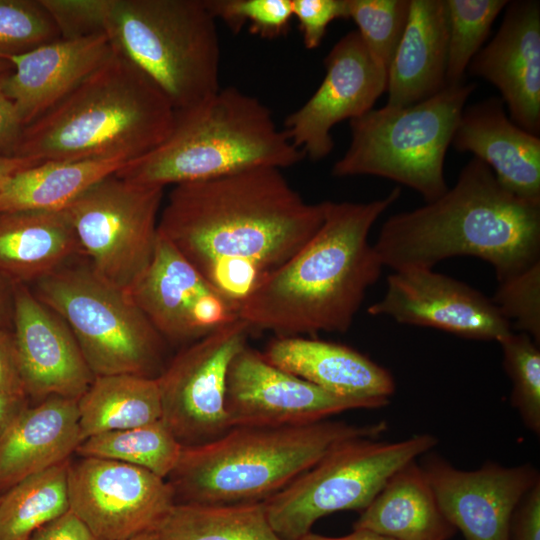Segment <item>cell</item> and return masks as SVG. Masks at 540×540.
<instances>
[{"label": "cell", "mask_w": 540, "mask_h": 540, "mask_svg": "<svg viewBox=\"0 0 540 540\" xmlns=\"http://www.w3.org/2000/svg\"><path fill=\"white\" fill-rule=\"evenodd\" d=\"M323 219L324 201H305L281 169L257 167L174 185L158 232L240 307Z\"/></svg>", "instance_id": "1"}, {"label": "cell", "mask_w": 540, "mask_h": 540, "mask_svg": "<svg viewBox=\"0 0 540 540\" xmlns=\"http://www.w3.org/2000/svg\"><path fill=\"white\" fill-rule=\"evenodd\" d=\"M400 193L396 188L370 202L324 201L317 232L242 302L239 318L278 337L347 332L384 267L369 233Z\"/></svg>", "instance_id": "2"}, {"label": "cell", "mask_w": 540, "mask_h": 540, "mask_svg": "<svg viewBox=\"0 0 540 540\" xmlns=\"http://www.w3.org/2000/svg\"><path fill=\"white\" fill-rule=\"evenodd\" d=\"M373 245L393 271L473 256L501 282L540 261V203L508 191L473 157L442 196L389 217Z\"/></svg>", "instance_id": "3"}, {"label": "cell", "mask_w": 540, "mask_h": 540, "mask_svg": "<svg viewBox=\"0 0 540 540\" xmlns=\"http://www.w3.org/2000/svg\"><path fill=\"white\" fill-rule=\"evenodd\" d=\"M174 116L162 91L113 49L74 91L23 129L14 155L128 162L161 144Z\"/></svg>", "instance_id": "4"}, {"label": "cell", "mask_w": 540, "mask_h": 540, "mask_svg": "<svg viewBox=\"0 0 540 540\" xmlns=\"http://www.w3.org/2000/svg\"><path fill=\"white\" fill-rule=\"evenodd\" d=\"M386 430L385 421L355 425L330 419L290 427H232L212 442L183 447L166 480L175 504L264 502L337 444L377 438Z\"/></svg>", "instance_id": "5"}, {"label": "cell", "mask_w": 540, "mask_h": 540, "mask_svg": "<svg viewBox=\"0 0 540 540\" xmlns=\"http://www.w3.org/2000/svg\"><path fill=\"white\" fill-rule=\"evenodd\" d=\"M304 158L283 129H278L265 104L226 87L195 105L175 110L166 139L126 162L115 175L164 188L257 167L282 170Z\"/></svg>", "instance_id": "6"}, {"label": "cell", "mask_w": 540, "mask_h": 540, "mask_svg": "<svg viewBox=\"0 0 540 540\" xmlns=\"http://www.w3.org/2000/svg\"><path fill=\"white\" fill-rule=\"evenodd\" d=\"M104 33L175 110L221 88L216 19L205 0H111Z\"/></svg>", "instance_id": "7"}, {"label": "cell", "mask_w": 540, "mask_h": 540, "mask_svg": "<svg viewBox=\"0 0 540 540\" xmlns=\"http://www.w3.org/2000/svg\"><path fill=\"white\" fill-rule=\"evenodd\" d=\"M474 83L446 86L407 107L372 109L350 120L351 141L335 177L373 175L417 191L426 202L448 189L444 160Z\"/></svg>", "instance_id": "8"}, {"label": "cell", "mask_w": 540, "mask_h": 540, "mask_svg": "<svg viewBox=\"0 0 540 540\" xmlns=\"http://www.w3.org/2000/svg\"><path fill=\"white\" fill-rule=\"evenodd\" d=\"M32 284L35 296L67 324L94 377L157 378L165 368V340L130 294L87 262L72 261Z\"/></svg>", "instance_id": "9"}, {"label": "cell", "mask_w": 540, "mask_h": 540, "mask_svg": "<svg viewBox=\"0 0 540 540\" xmlns=\"http://www.w3.org/2000/svg\"><path fill=\"white\" fill-rule=\"evenodd\" d=\"M437 444L438 438L429 433L393 442L376 437L347 439L264 501L268 520L283 540H298L326 515L361 512L392 474Z\"/></svg>", "instance_id": "10"}, {"label": "cell", "mask_w": 540, "mask_h": 540, "mask_svg": "<svg viewBox=\"0 0 540 540\" xmlns=\"http://www.w3.org/2000/svg\"><path fill=\"white\" fill-rule=\"evenodd\" d=\"M163 191L112 174L64 209L91 269L127 292L152 260Z\"/></svg>", "instance_id": "11"}, {"label": "cell", "mask_w": 540, "mask_h": 540, "mask_svg": "<svg viewBox=\"0 0 540 540\" xmlns=\"http://www.w3.org/2000/svg\"><path fill=\"white\" fill-rule=\"evenodd\" d=\"M251 331L238 318L187 345L157 377L161 421L182 447L212 442L232 428L225 409L227 372Z\"/></svg>", "instance_id": "12"}, {"label": "cell", "mask_w": 540, "mask_h": 540, "mask_svg": "<svg viewBox=\"0 0 540 540\" xmlns=\"http://www.w3.org/2000/svg\"><path fill=\"white\" fill-rule=\"evenodd\" d=\"M73 511L101 540L154 532L175 505L164 478L116 460L80 457L69 462Z\"/></svg>", "instance_id": "13"}, {"label": "cell", "mask_w": 540, "mask_h": 540, "mask_svg": "<svg viewBox=\"0 0 540 540\" xmlns=\"http://www.w3.org/2000/svg\"><path fill=\"white\" fill-rule=\"evenodd\" d=\"M387 398H350L330 393L268 362L245 346L232 359L225 409L231 427H290L355 409L386 407Z\"/></svg>", "instance_id": "14"}, {"label": "cell", "mask_w": 540, "mask_h": 540, "mask_svg": "<svg viewBox=\"0 0 540 540\" xmlns=\"http://www.w3.org/2000/svg\"><path fill=\"white\" fill-rule=\"evenodd\" d=\"M164 340L191 344L239 318L223 296L158 232L152 260L128 291Z\"/></svg>", "instance_id": "15"}, {"label": "cell", "mask_w": 540, "mask_h": 540, "mask_svg": "<svg viewBox=\"0 0 540 540\" xmlns=\"http://www.w3.org/2000/svg\"><path fill=\"white\" fill-rule=\"evenodd\" d=\"M325 76L313 95L284 121V133L304 157L319 161L334 147L332 128L373 109L387 90L378 66L356 30L342 36L324 59Z\"/></svg>", "instance_id": "16"}, {"label": "cell", "mask_w": 540, "mask_h": 540, "mask_svg": "<svg viewBox=\"0 0 540 540\" xmlns=\"http://www.w3.org/2000/svg\"><path fill=\"white\" fill-rule=\"evenodd\" d=\"M367 312L474 340L498 342L512 332L491 298L432 268L393 271L384 296Z\"/></svg>", "instance_id": "17"}, {"label": "cell", "mask_w": 540, "mask_h": 540, "mask_svg": "<svg viewBox=\"0 0 540 540\" xmlns=\"http://www.w3.org/2000/svg\"><path fill=\"white\" fill-rule=\"evenodd\" d=\"M421 462L444 516L464 540H509L516 505L540 481L530 463L506 467L487 461L475 470H462L431 452Z\"/></svg>", "instance_id": "18"}, {"label": "cell", "mask_w": 540, "mask_h": 540, "mask_svg": "<svg viewBox=\"0 0 540 540\" xmlns=\"http://www.w3.org/2000/svg\"><path fill=\"white\" fill-rule=\"evenodd\" d=\"M13 333L27 398L84 394L94 375L74 335L27 284L15 283Z\"/></svg>", "instance_id": "19"}, {"label": "cell", "mask_w": 540, "mask_h": 540, "mask_svg": "<svg viewBox=\"0 0 540 540\" xmlns=\"http://www.w3.org/2000/svg\"><path fill=\"white\" fill-rule=\"evenodd\" d=\"M496 35L471 60L468 70L494 85L509 118L540 132V3L508 1Z\"/></svg>", "instance_id": "20"}, {"label": "cell", "mask_w": 540, "mask_h": 540, "mask_svg": "<svg viewBox=\"0 0 540 540\" xmlns=\"http://www.w3.org/2000/svg\"><path fill=\"white\" fill-rule=\"evenodd\" d=\"M112 52L105 33L59 38L8 59L13 68L0 75V87L25 128L74 91Z\"/></svg>", "instance_id": "21"}, {"label": "cell", "mask_w": 540, "mask_h": 540, "mask_svg": "<svg viewBox=\"0 0 540 540\" xmlns=\"http://www.w3.org/2000/svg\"><path fill=\"white\" fill-rule=\"evenodd\" d=\"M451 145L474 154L511 193L540 203V138L507 116L500 97L465 107Z\"/></svg>", "instance_id": "22"}, {"label": "cell", "mask_w": 540, "mask_h": 540, "mask_svg": "<svg viewBox=\"0 0 540 540\" xmlns=\"http://www.w3.org/2000/svg\"><path fill=\"white\" fill-rule=\"evenodd\" d=\"M262 354L274 366L339 396L389 399L396 389L389 370L343 344L277 336Z\"/></svg>", "instance_id": "23"}, {"label": "cell", "mask_w": 540, "mask_h": 540, "mask_svg": "<svg viewBox=\"0 0 540 540\" xmlns=\"http://www.w3.org/2000/svg\"><path fill=\"white\" fill-rule=\"evenodd\" d=\"M81 442L77 400L51 396L28 405L0 440V495L68 461Z\"/></svg>", "instance_id": "24"}, {"label": "cell", "mask_w": 540, "mask_h": 540, "mask_svg": "<svg viewBox=\"0 0 540 540\" xmlns=\"http://www.w3.org/2000/svg\"><path fill=\"white\" fill-rule=\"evenodd\" d=\"M448 18L445 0H410L407 24L388 70L386 105L407 107L446 86Z\"/></svg>", "instance_id": "25"}, {"label": "cell", "mask_w": 540, "mask_h": 540, "mask_svg": "<svg viewBox=\"0 0 540 540\" xmlns=\"http://www.w3.org/2000/svg\"><path fill=\"white\" fill-rule=\"evenodd\" d=\"M81 255L64 210L0 213V273L32 284Z\"/></svg>", "instance_id": "26"}, {"label": "cell", "mask_w": 540, "mask_h": 540, "mask_svg": "<svg viewBox=\"0 0 540 540\" xmlns=\"http://www.w3.org/2000/svg\"><path fill=\"white\" fill-rule=\"evenodd\" d=\"M353 529L371 530L396 540H449L457 532L444 516L417 460L392 474Z\"/></svg>", "instance_id": "27"}, {"label": "cell", "mask_w": 540, "mask_h": 540, "mask_svg": "<svg viewBox=\"0 0 540 540\" xmlns=\"http://www.w3.org/2000/svg\"><path fill=\"white\" fill-rule=\"evenodd\" d=\"M77 405L82 441L150 424L162 415L157 378L134 374L94 377Z\"/></svg>", "instance_id": "28"}, {"label": "cell", "mask_w": 540, "mask_h": 540, "mask_svg": "<svg viewBox=\"0 0 540 540\" xmlns=\"http://www.w3.org/2000/svg\"><path fill=\"white\" fill-rule=\"evenodd\" d=\"M126 162L119 160L42 161L16 173L0 196V213L64 210L73 200Z\"/></svg>", "instance_id": "29"}, {"label": "cell", "mask_w": 540, "mask_h": 540, "mask_svg": "<svg viewBox=\"0 0 540 540\" xmlns=\"http://www.w3.org/2000/svg\"><path fill=\"white\" fill-rule=\"evenodd\" d=\"M154 532L158 540H283L264 502L175 504Z\"/></svg>", "instance_id": "30"}, {"label": "cell", "mask_w": 540, "mask_h": 540, "mask_svg": "<svg viewBox=\"0 0 540 540\" xmlns=\"http://www.w3.org/2000/svg\"><path fill=\"white\" fill-rule=\"evenodd\" d=\"M70 460L30 475L0 499V540H28L39 527L70 510Z\"/></svg>", "instance_id": "31"}, {"label": "cell", "mask_w": 540, "mask_h": 540, "mask_svg": "<svg viewBox=\"0 0 540 540\" xmlns=\"http://www.w3.org/2000/svg\"><path fill=\"white\" fill-rule=\"evenodd\" d=\"M182 445L160 420L150 424L93 435L83 440L76 454L120 461L167 479L176 467Z\"/></svg>", "instance_id": "32"}, {"label": "cell", "mask_w": 540, "mask_h": 540, "mask_svg": "<svg viewBox=\"0 0 540 540\" xmlns=\"http://www.w3.org/2000/svg\"><path fill=\"white\" fill-rule=\"evenodd\" d=\"M448 18L446 83H464L471 60L482 48L507 0H445Z\"/></svg>", "instance_id": "33"}, {"label": "cell", "mask_w": 540, "mask_h": 540, "mask_svg": "<svg viewBox=\"0 0 540 540\" xmlns=\"http://www.w3.org/2000/svg\"><path fill=\"white\" fill-rule=\"evenodd\" d=\"M502 365L512 389L511 406L524 426L540 435V345L529 335L512 331L498 341Z\"/></svg>", "instance_id": "34"}, {"label": "cell", "mask_w": 540, "mask_h": 540, "mask_svg": "<svg viewBox=\"0 0 540 540\" xmlns=\"http://www.w3.org/2000/svg\"><path fill=\"white\" fill-rule=\"evenodd\" d=\"M410 0H347L348 19L374 62L389 70L407 24Z\"/></svg>", "instance_id": "35"}, {"label": "cell", "mask_w": 540, "mask_h": 540, "mask_svg": "<svg viewBox=\"0 0 540 540\" xmlns=\"http://www.w3.org/2000/svg\"><path fill=\"white\" fill-rule=\"evenodd\" d=\"M61 38L40 0H0V59Z\"/></svg>", "instance_id": "36"}, {"label": "cell", "mask_w": 540, "mask_h": 540, "mask_svg": "<svg viewBox=\"0 0 540 540\" xmlns=\"http://www.w3.org/2000/svg\"><path fill=\"white\" fill-rule=\"evenodd\" d=\"M205 4L234 32L248 24L250 33L265 39L286 35L293 18L292 0H205Z\"/></svg>", "instance_id": "37"}, {"label": "cell", "mask_w": 540, "mask_h": 540, "mask_svg": "<svg viewBox=\"0 0 540 540\" xmlns=\"http://www.w3.org/2000/svg\"><path fill=\"white\" fill-rule=\"evenodd\" d=\"M491 299L512 331L525 333L540 345V261L498 282Z\"/></svg>", "instance_id": "38"}, {"label": "cell", "mask_w": 540, "mask_h": 540, "mask_svg": "<svg viewBox=\"0 0 540 540\" xmlns=\"http://www.w3.org/2000/svg\"><path fill=\"white\" fill-rule=\"evenodd\" d=\"M40 2L63 39L104 33L111 0H40Z\"/></svg>", "instance_id": "39"}, {"label": "cell", "mask_w": 540, "mask_h": 540, "mask_svg": "<svg viewBox=\"0 0 540 540\" xmlns=\"http://www.w3.org/2000/svg\"><path fill=\"white\" fill-rule=\"evenodd\" d=\"M293 18L297 20L303 44L318 48L331 22L348 19L347 0H292Z\"/></svg>", "instance_id": "40"}, {"label": "cell", "mask_w": 540, "mask_h": 540, "mask_svg": "<svg viewBox=\"0 0 540 540\" xmlns=\"http://www.w3.org/2000/svg\"><path fill=\"white\" fill-rule=\"evenodd\" d=\"M509 540H540V481L516 505L510 521Z\"/></svg>", "instance_id": "41"}, {"label": "cell", "mask_w": 540, "mask_h": 540, "mask_svg": "<svg viewBox=\"0 0 540 540\" xmlns=\"http://www.w3.org/2000/svg\"><path fill=\"white\" fill-rule=\"evenodd\" d=\"M0 393L25 397L13 329L0 328Z\"/></svg>", "instance_id": "42"}, {"label": "cell", "mask_w": 540, "mask_h": 540, "mask_svg": "<svg viewBox=\"0 0 540 540\" xmlns=\"http://www.w3.org/2000/svg\"><path fill=\"white\" fill-rule=\"evenodd\" d=\"M28 540H101L71 510L35 530Z\"/></svg>", "instance_id": "43"}, {"label": "cell", "mask_w": 540, "mask_h": 540, "mask_svg": "<svg viewBox=\"0 0 540 540\" xmlns=\"http://www.w3.org/2000/svg\"><path fill=\"white\" fill-rule=\"evenodd\" d=\"M23 129L14 104L0 87V155H14Z\"/></svg>", "instance_id": "44"}, {"label": "cell", "mask_w": 540, "mask_h": 540, "mask_svg": "<svg viewBox=\"0 0 540 540\" xmlns=\"http://www.w3.org/2000/svg\"><path fill=\"white\" fill-rule=\"evenodd\" d=\"M27 406L28 398L0 393V440Z\"/></svg>", "instance_id": "45"}, {"label": "cell", "mask_w": 540, "mask_h": 540, "mask_svg": "<svg viewBox=\"0 0 540 540\" xmlns=\"http://www.w3.org/2000/svg\"><path fill=\"white\" fill-rule=\"evenodd\" d=\"M15 283L0 273V328L13 329Z\"/></svg>", "instance_id": "46"}, {"label": "cell", "mask_w": 540, "mask_h": 540, "mask_svg": "<svg viewBox=\"0 0 540 540\" xmlns=\"http://www.w3.org/2000/svg\"><path fill=\"white\" fill-rule=\"evenodd\" d=\"M40 162L42 161L34 158L0 155V196L8 181L16 173Z\"/></svg>", "instance_id": "47"}, {"label": "cell", "mask_w": 540, "mask_h": 540, "mask_svg": "<svg viewBox=\"0 0 540 540\" xmlns=\"http://www.w3.org/2000/svg\"><path fill=\"white\" fill-rule=\"evenodd\" d=\"M298 540H396L386 535L367 530V529H353V531L343 536H325L310 531L306 535L302 536Z\"/></svg>", "instance_id": "48"}, {"label": "cell", "mask_w": 540, "mask_h": 540, "mask_svg": "<svg viewBox=\"0 0 540 540\" xmlns=\"http://www.w3.org/2000/svg\"><path fill=\"white\" fill-rule=\"evenodd\" d=\"M124 540H158L155 532H146Z\"/></svg>", "instance_id": "49"}, {"label": "cell", "mask_w": 540, "mask_h": 540, "mask_svg": "<svg viewBox=\"0 0 540 540\" xmlns=\"http://www.w3.org/2000/svg\"><path fill=\"white\" fill-rule=\"evenodd\" d=\"M12 68V63L9 60L0 59V75L8 73Z\"/></svg>", "instance_id": "50"}, {"label": "cell", "mask_w": 540, "mask_h": 540, "mask_svg": "<svg viewBox=\"0 0 540 540\" xmlns=\"http://www.w3.org/2000/svg\"><path fill=\"white\" fill-rule=\"evenodd\" d=\"M0 499H1V495H0Z\"/></svg>", "instance_id": "51"}]
</instances>
